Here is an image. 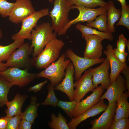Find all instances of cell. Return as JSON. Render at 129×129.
I'll return each mask as SVG.
<instances>
[{"instance_id": "4", "label": "cell", "mask_w": 129, "mask_h": 129, "mask_svg": "<svg viewBox=\"0 0 129 129\" xmlns=\"http://www.w3.org/2000/svg\"><path fill=\"white\" fill-rule=\"evenodd\" d=\"M54 6L49 12L52 19V26L57 34L69 22V13L72 9V5L68 0H54Z\"/></svg>"}, {"instance_id": "27", "label": "cell", "mask_w": 129, "mask_h": 129, "mask_svg": "<svg viewBox=\"0 0 129 129\" xmlns=\"http://www.w3.org/2000/svg\"><path fill=\"white\" fill-rule=\"evenodd\" d=\"M72 5L81 6L86 7L95 8L99 6L106 8L108 4L103 0H68Z\"/></svg>"}, {"instance_id": "18", "label": "cell", "mask_w": 129, "mask_h": 129, "mask_svg": "<svg viewBox=\"0 0 129 129\" xmlns=\"http://www.w3.org/2000/svg\"><path fill=\"white\" fill-rule=\"evenodd\" d=\"M104 100L100 99L93 107L88 109L81 114L76 118H72L67 124L70 129H76L81 122L87 118L93 117L104 111L108 106Z\"/></svg>"}, {"instance_id": "12", "label": "cell", "mask_w": 129, "mask_h": 129, "mask_svg": "<svg viewBox=\"0 0 129 129\" xmlns=\"http://www.w3.org/2000/svg\"><path fill=\"white\" fill-rule=\"evenodd\" d=\"M84 38L86 41V45L84 57L92 59L100 58L103 49L102 42L103 39L94 35H86Z\"/></svg>"}, {"instance_id": "6", "label": "cell", "mask_w": 129, "mask_h": 129, "mask_svg": "<svg viewBox=\"0 0 129 129\" xmlns=\"http://www.w3.org/2000/svg\"><path fill=\"white\" fill-rule=\"evenodd\" d=\"M28 69H20L16 67H10L0 72V75L7 81L13 85L20 87L26 86L36 78L35 73H29Z\"/></svg>"}, {"instance_id": "15", "label": "cell", "mask_w": 129, "mask_h": 129, "mask_svg": "<svg viewBox=\"0 0 129 129\" xmlns=\"http://www.w3.org/2000/svg\"><path fill=\"white\" fill-rule=\"evenodd\" d=\"M107 89L106 92L101 97L100 99H108V105L117 102L124 91L126 89L124 78L120 74H119L116 80L110 84Z\"/></svg>"}, {"instance_id": "38", "label": "cell", "mask_w": 129, "mask_h": 129, "mask_svg": "<svg viewBox=\"0 0 129 129\" xmlns=\"http://www.w3.org/2000/svg\"><path fill=\"white\" fill-rule=\"evenodd\" d=\"M121 73L125 76V85L126 89L129 92V67L127 66L123 68Z\"/></svg>"}, {"instance_id": "30", "label": "cell", "mask_w": 129, "mask_h": 129, "mask_svg": "<svg viewBox=\"0 0 129 129\" xmlns=\"http://www.w3.org/2000/svg\"><path fill=\"white\" fill-rule=\"evenodd\" d=\"M54 87L50 83L47 86L48 92L47 97L45 100L41 103L42 105H49L54 107L57 106L58 100L54 92Z\"/></svg>"}, {"instance_id": "35", "label": "cell", "mask_w": 129, "mask_h": 129, "mask_svg": "<svg viewBox=\"0 0 129 129\" xmlns=\"http://www.w3.org/2000/svg\"><path fill=\"white\" fill-rule=\"evenodd\" d=\"M22 117L21 114L9 117L6 129H18Z\"/></svg>"}, {"instance_id": "17", "label": "cell", "mask_w": 129, "mask_h": 129, "mask_svg": "<svg viewBox=\"0 0 129 129\" xmlns=\"http://www.w3.org/2000/svg\"><path fill=\"white\" fill-rule=\"evenodd\" d=\"M117 107V102L108 105L104 112L98 118L90 122L91 129H109L113 121Z\"/></svg>"}, {"instance_id": "3", "label": "cell", "mask_w": 129, "mask_h": 129, "mask_svg": "<svg viewBox=\"0 0 129 129\" xmlns=\"http://www.w3.org/2000/svg\"><path fill=\"white\" fill-rule=\"evenodd\" d=\"M66 57L65 54H63L57 61L52 63L43 70L35 74L36 78H47L54 87L56 86L63 80L66 68L71 62L69 59H65Z\"/></svg>"}, {"instance_id": "45", "label": "cell", "mask_w": 129, "mask_h": 129, "mask_svg": "<svg viewBox=\"0 0 129 129\" xmlns=\"http://www.w3.org/2000/svg\"><path fill=\"white\" fill-rule=\"evenodd\" d=\"M54 0H48L51 3H53Z\"/></svg>"}, {"instance_id": "1", "label": "cell", "mask_w": 129, "mask_h": 129, "mask_svg": "<svg viewBox=\"0 0 129 129\" xmlns=\"http://www.w3.org/2000/svg\"><path fill=\"white\" fill-rule=\"evenodd\" d=\"M31 33V44L33 48L32 54L34 58L38 55L43 48L50 41L56 38L57 33H53V30L50 23L44 22L37 25Z\"/></svg>"}, {"instance_id": "41", "label": "cell", "mask_w": 129, "mask_h": 129, "mask_svg": "<svg viewBox=\"0 0 129 129\" xmlns=\"http://www.w3.org/2000/svg\"><path fill=\"white\" fill-rule=\"evenodd\" d=\"M9 118L6 116L0 118V129H6Z\"/></svg>"}, {"instance_id": "43", "label": "cell", "mask_w": 129, "mask_h": 129, "mask_svg": "<svg viewBox=\"0 0 129 129\" xmlns=\"http://www.w3.org/2000/svg\"><path fill=\"white\" fill-rule=\"evenodd\" d=\"M119 1L121 4V7H126L127 5V3L126 2V0H115Z\"/></svg>"}, {"instance_id": "44", "label": "cell", "mask_w": 129, "mask_h": 129, "mask_svg": "<svg viewBox=\"0 0 129 129\" xmlns=\"http://www.w3.org/2000/svg\"><path fill=\"white\" fill-rule=\"evenodd\" d=\"M3 37V33L2 31L0 29V40Z\"/></svg>"}, {"instance_id": "20", "label": "cell", "mask_w": 129, "mask_h": 129, "mask_svg": "<svg viewBox=\"0 0 129 129\" xmlns=\"http://www.w3.org/2000/svg\"><path fill=\"white\" fill-rule=\"evenodd\" d=\"M28 96L27 95H21L20 93H17L15 95L12 101H8L6 104L7 108L6 116L7 117H12L16 115L21 114L22 106Z\"/></svg>"}, {"instance_id": "8", "label": "cell", "mask_w": 129, "mask_h": 129, "mask_svg": "<svg viewBox=\"0 0 129 129\" xmlns=\"http://www.w3.org/2000/svg\"><path fill=\"white\" fill-rule=\"evenodd\" d=\"M49 15L48 8L41 9L30 15L22 22L21 29L17 33L13 34L11 38L12 39H27L31 40V33L37 25L38 20L42 17Z\"/></svg>"}, {"instance_id": "34", "label": "cell", "mask_w": 129, "mask_h": 129, "mask_svg": "<svg viewBox=\"0 0 129 129\" xmlns=\"http://www.w3.org/2000/svg\"><path fill=\"white\" fill-rule=\"evenodd\" d=\"M129 129V118H123L116 121H113L109 128V129Z\"/></svg>"}, {"instance_id": "7", "label": "cell", "mask_w": 129, "mask_h": 129, "mask_svg": "<svg viewBox=\"0 0 129 129\" xmlns=\"http://www.w3.org/2000/svg\"><path fill=\"white\" fill-rule=\"evenodd\" d=\"M75 9L79 10L78 16L74 19L70 20L64 27L57 33L58 35L65 34L68 29L72 25L80 22H90L94 21L98 16L107 12L106 8L103 7H100L97 8H95L72 5V9Z\"/></svg>"}, {"instance_id": "9", "label": "cell", "mask_w": 129, "mask_h": 129, "mask_svg": "<svg viewBox=\"0 0 129 129\" xmlns=\"http://www.w3.org/2000/svg\"><path fill=\"white\" fill-rule=\"evenodd\" d=\"M65 54L66 57L71 61L73 64L76 81L80 78L84 72L93 65L102 63L105 60L103 58L92 59L81 57L76 54L71 49H67Z\"/></svg>"}, {"instance_id": "5", "label": "cell", "mask_w": 129, "mask_h": 129, "mask_svg": "<svg viewBox=\"0 0 129 129\" xmlns=\"http://www.w3.org/2000/svg\"><path fill=\"white\" fill-rule=\"evenodd\" d=\"M33 52V48L29 44L24 43L13 51L5 64L7 67H16L28 69L32 66V59L29 56L32 54Z\"/></svg>"}, {"instance_id": "26", "label": "cell", "mask_w": 129, "mask_h": 129, "mask_svg": "<svg viewBox=\"0 0 129 129\" xmlns=\"http://www.w3.org/2000/svg\"><path fill=\"white\" fill-rule=\"evenodd\" d=\"M51 118L52 121L48 122V125L51 129H69L67 119L60 112L58 113L57 116L54 113H52Z\"/></svg>"}, {"instance_id": "22", "label": "cell", "mask_w": 129, "mask_h": 129, "mask_svg": "<svg viewBox=\"0 0 129 129\" xmlns=\"http://www.w3.org/2000/svg\"><path fill=\"white\" fill-rule=\"evenodd\" d=\"M106 9L108 32L112 33L115 32L114 25L120 18L121 10L116 8L114 2L112 0H109L108 2Z\"/></svg>"}, {"instance_id": "40", "label": "cell", "mask_w": 129, "mask_h": 129, "mask_svg": "<svg viewBox=\"0 0 129 129\" xmlns=\"http://www.w3.org/2000/svg\"><path fill=\"white\" fill-rule=\"evenodd\" d=\"M32 124L29 121L22 119L19 124L18 129H31Z\"/></svg>"}, {"instance_id": "24", "label": "cell", "mask_w": 129, "mask_h": 129, "mask_svg": "<svg viewBox=\"0 0 129 129\" xmlns=\"http://www.w3.org/2000/svg\"><path fill=\"white\" fill-rule=\"evenodd\" d=\"M75 27L77 29L81 32L82 37L83 38H84V36L86 35H94L101 37L104 39H106L110 41H112L113 39L112 33L98 31L95 29L80 23H77Z\"/></svg>"}, {"instance_id": "36", "label": "cell", "mask_w": 129, "mask_h": 129, "mask_svg": "<svg viewBox=\"0 0 129 129\" xmlns=\"http://www.w3.org/2000/svg\"><path fill=\"white\" fill-rule=\"evenodd\" d=\"M127 46L129 53V41L125 38L123 34H120L118 39L117 41V48L120 51L123 52H125V48Z\"/></svg>"}, {"instance_id": "33", "label": "cell", "mask_w": 129, "mask_h": 129, "mask_svg": "<svg viewBox=\"0 0 129 129\" xmlns=\"http://www.w3.org/2000/svg\"><path fill=\"white\" fill-rule=\"evenodd\" d=\"M14 5L7 0H0V15L4 18L8 17Z\"/></svg>"}, {"instance_id": "37", "label": "cell", "mask_w": 129, "mask_h": 129, "mask_svg": "<svg viewBox=\"0 0 129 129\" xmlns=\"http://www.w3.org/2000/svg\"><path fill=\"white\" fill-rule=\"evenodd\" d=\"M113 51L115 57L124 67H125L127 66L126 59L128 55V53L125 52H121L117 48L113 49Z\"/></svg>"}, {"instance_id": "13", "label": "cell", "mask_w": 129, "mask_h": 129, "mask_svg": "<svg viewBox=\"0 0 129 129\" xmlns=\"http://www.w3.org/2000/svg\"><path fill=\"white\" fill-rule=\"evenodd\" d=\"M110 69L109 62L107 58L99 66L89 68L92 74V80L94 85L97 87L98 85L101 84L104 89L108 88L110 84L109 72Z\"/></svg>"}, {"instance_id": "19", "label": "cell", "mask_w": 129, "mask_h": 129, "mask_svg": "<svg viewBox=\"0 0 129 129\" xmlns=\"http://www.w3.org/2000/svg\"><path fill=\"white\" fill-rule=\"evenodd\" d=\"M113 46L109 44L106 47V49L103 52L109 62L110 68L109 75L110 84L116 80L118 75L124 67L114 55L113 51Z\"/></svg>"}, {"instance_id": "16", "label": "cell", "mask_w": 129, "mask_h": 129, "mask_svg": "<svg viewBox=\"0 0 129 129\" xmlns=\"http://www.w3.org/2000/svg\"><path fill=\"white\" fill-rule=\"evenodd\" d=\"M65 70L64 78L59 84L54 87V89L64 93L70 101H73L75 100L73 76L75 71L72 62H70L68 64Z\"/></svg>"}, {"instance_id": "14", "label": "cell", "mask_w": 129, "mask_h": 129, "mask_svg": "<svg viewBox=\"0 0 129 129\" xmlns=\"http://www.w3.org/2000/svg\"><path fill=\"white\" fill-rule=\"evenodd\" d=\"M104 91V88L101 85L97 86L90 95L77 103L73 112V118L78 117L96 104L100 99Z\"/></svg>"}, {"instance_id": "10", "label": "cell", "mask_w": 129, "mask_h": 129, "mask_svg": "<svg viewBox=\"0 0 129 129\" xmlns=\"http://www.w3.org/2000/svg\"><path fill=\"white\" fill-rule=\"evenodd\" d=\"M35 11L30 0H16L8 19L12 23L17 24Z\"/></svg>"}, {"instance_id": "29", "label": "cell", "mask_w": 129, "mask_h": 129, "mask_svg": "<svg viewBox=\"0 0 129 129\" xmlns=\"http://www.w3.org/2000/svg\"><path fill=\"white\" fill-rule=\"evenodd\" d=\"M13 86L0 75V107L6 105L8 101V94L10 89Z\"/></svg>"}, {"instance_id": "42", "label": "cell", "mask_w": 129, "mask_h": 129, "mask_svg": "<svg viewBox=\"0 0 129 129\" xmlns=\"http://www.w3.org/2000/svg\"><path fill=\"white\" fill-rule=\"evenodd\" d=\"M7 68L5 63L0 62V72L4 71Z\"/></svg>"}, {"instance_id": "39", "label": "cell", "mask_w": 129, "mask_h": 129, "mask_svg": "<svg viewBox=\"0 0 129 129\" xmlns=\"http://www.w3.org/2000/svg\"><path fill=\"white\" fill-rule=\"evenodd\" d=\"M48 81L46 80L43 81L31 86L28 88V91L29 92L32 91L34 93H36L41 90L44 85Z\"/></svg>"}, {"instance_id": "25", "label": "cell", "mask_w": 129, "mask_h": 129, "mask_svg": "<svg viewBox=\"0 0 129 129\" xmlns=\"http://www.w3.org/2000/svg\"><path fill=\"white\" fill-rule=\"evenodd\" d=\"M24 40L15 39L7 45H0V62L7 61L13 51L24 43Z\"/></svg>"}, {"instance_id": "2", "label": "cell", "mask_w": 129, "mask_h": 129, "mask_svg": "<svg viewBox=\"0 0 129 129\" xmlns=\"http://www.w3.org/2000/svg\"><path fill=\"white\" fill-rule=\"evenodd\" d=\"M64 45L62 40L56 38L51 40L38 55L32 59V66L39 69L46 68L59 57Z\"/></svg>"}, {"instance_id": "31", "label": "cell", "mask_w": 129, "mask_h": 129, "mask_svg": "<svg viewBox=\"0 0 129 129\" xmlns=\"http://www.w3.org/2000/svg\"><path fill=\"white\" fill-rule=\"evenodd\" d=\"M77 103V101L75 100L70 102L64 101L59 100L57 106L61 108L68 117L72 118H73V112Z\"/></svg>"}, {"instance_id": "21", "label": "cell", "mask_w": 129, "mask_h": 129, "mask_svg": "<svg viewBox=\"0 0 129 129\" xmlns=\"http://www.w3.org/2000/svg\"><path fill=\"white\" fill-rule=\"evenodd\" d=\"M129 92H123L117 102V107L113 121H116L121 118H129V103L128 99Z\"/></svg>"}, {"instance_id": "32", "label": "cell", "mask_w": 129, "mask_h": 129, "mask_svg": "<svg viewBox=\"0 0 129 129\" xmlns=\"http://www.w3.org/2000/svg\"><path fill=\"white\" fill-rule=\"evenodd\" d=\"M121 13L120 18L116 26H122L129 29V6L121 7Z\"/></svg>"}, {"instance_id": "28", "label": "cell", "mask_w": 129, "mask_h": 129, "mask_svg": "<svg viewBox=\"0 0 129 129\" xmlns=\"http://www.w3.org/2000/svg\"><path fill=\"white\" fill-rule=\"evenodd\" d=\"M107 20V13L106 12L99 15L93 21L87 23L86 25L92 28H97L102 32H108Z\"/></svg>"}, {"instance_id": "11", "label": "cell", "mask_w": 129, "mask_h": 129, "mask_svg": "<svg viewBox=\"0 0 129 129\" xmlns=\"http://www.w3.org/2000/svg\"><path fill=\"white\" fill-rule=\"evenodd\" d=\"M92 74L89 70H85L84 74L74 83V99L77 103L79 102L86 94L92 91L97 87L94 85L92 80Z\"/></svg>"}, {"instance_id": "23", "label": "cell", "mask_w": 129, "mask_h": 129, "mask_svg": "<svg viewBox=\"0 0 129 129\" xmlns=\"http://www.w3.org/2000/svg\"><path fill=\"white\" fill-rule=\"evenodd\" d=\"M36 96H32L30 103L25 110L21 114L22 119H24L33 124L36 118L38 116V108L41 103L37 102Z\"/></svg>"}]
</instances>
